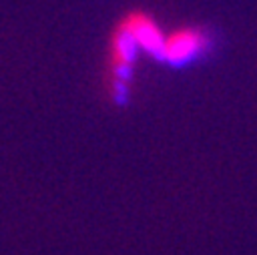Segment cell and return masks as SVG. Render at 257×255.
Masks as SVG:
<instances>
[{"label": "cell", "instance_id": "obj_1", "mask_svg": "<svg viewBox=\"0 0 257 255\" xmlns=\"http://www.w3.org/2000/svg\"><path fill=\"white\" fill-rule=\"evenodd\" d=\"M207 46V36L195 26H181L163 36L159 58L169 64H187L197 58Z\"/></svg>", "mask_w": 257, "mask_h": 255}, {"label": "cell", "instance_id": "obj_2", "mask_svg": "<svg viewBox=\"0 0 257 255\" xmlns=\"http://www.w3.org/2000/svg\"><path fill=\"white\" fill-rule=\"evenodd\" d=\"M116 30L122 32L135 44L137 50L141 48V50H147V52L159 56V50H161V42H163L165 32L161 30V26L157 24V20L151 14H147L143 10L128 12L118 22Z\"/></svg>", "mask_w": 257, "mask_h": 255}]
</instances>
